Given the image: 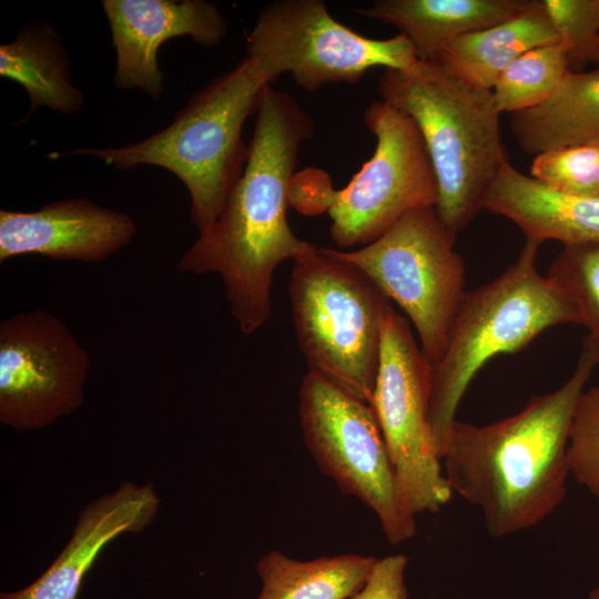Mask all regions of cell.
<instances>
[{
    "label": "cell",
    "instance_id": "6da1fadb",
    "mask_svg": "<svg viewBox=\"0 0 599 599\" xmlns=\"http://www.w3.org/2000/svg\"><path fill=\"white\" fill-rule=\"evenodd\" d=\"M256 113L240 179L219 217L176 264L182 273L221 276L244 335L257 332L271 316L277 266L313 246L292 232L286 219L298 151L314 133L313 120L293 97L271 84Z\"/></svg>",
    "mask_w": 599,
    "mask_h": 599
},
{
    "label": "cell",
    "instance_id": "7a4b0ae2",
    "mask_svg": "<svg viewBox=\"0 0 599 599\" xmlns=\"http://www.w3.org/2000/svg\"><path fill=\"white\" fill-rule=\"evenodd\" d=\"M598 364L599 342L589 334L572 375L556 390L491 424L455 420L441 456L444 475L453 493L481 511L490 536L529 529L564 500L571 415Z\"/></svg>",
    "mask_w": 599,
    "mask_h": 599
},
{
    "label": "cell",
    "instance_id": "3957f363",
    "mask_svg": "<svg viewBox=\"0 0 599 599\" xmlns=\"http://www.w3.org/2000/svg\"><path fill=\"white\" fill-rule=\"evenodd\" d=\"M271 83L245 55L234 68L194 93L164 129L122 146L79 148L52 159L87 155L118 170L154 165L170 171L190 195V220L200 232L221 214L245 166L242 132Z\"/></svg>",
    "mask_w": 599,
    "mask_h": 599
},
{
    "label": "cell",
    "instance_id": "277c9868",
    "mask_svg": "<svg viewBox=\"0 0 599 599\" xmlns=\"http://www.w3.org/2000/svg\"><path fill=\"white\" fill-rule=\"evenodd\" d=\"M382 101L409 115L427 146L438 183L436 213L458 235L483 210L508 159L491 90L469 84L433 61L386 69Z\"/></svg>",
    "mask_w": 599,
    "mask_h": 599
},
{
    "label": "cell",
    "instance_id": "5b68a950",
    "mask_svg": "<svg viewBox=\"0 0 599 599\" xmlns=\"http://www.w3.org/2000/svg\"><path fill=\"white\" fill-rule=\"evenodd\" d=\"M539 246L526 240L517 260L499 276L466 291L445 352L430 364V426L440 459L457 408L485 364L497 355L516 353L547 328L580 324L573 302L538 273Z\"/></svg>",
    "mask_w": 599,
    "mask_h": 599
},
{
    "label": "cell",
    "instance_id": "8992f818",
    "mask_svg": "<svg viewBox=\"0 0 599 599\" xmlns=\"http://www.w3.org/2000/svg\"><path fill=\"white\" fill-rule=\"evenodd\" d=\"M364 122L375 151L345 187L333 190L326 173L308 169L295 173L290 189L297 211L328 213L331 237L341 247L367 245L407 213L438 201L436 173L415 121L380 100L369 104Z\"/></svg>",
    "mask_w": 599,
    "mask_h": 599
},
{
    "label": "cell",
    "instance_id": "52a82bcc",
    "mask_svg": "<svg viewBox=\"0 0 599 599\" xmlns=\"http://www.w3.org/2000/svg\"><path fill=\"white\" fill-rule=\"evenodd\" d=\"M288 294L307 372L370 404L390 301L358 267L316 245L294 261Z\"/></svg>",
    "mask_w": 599,
    "mask_h": 599
},
{
    "label": "cell",
    "instance_id": "ba28073f",
    "mask_svg": "<svg viewBox=\"0 0 599 599\" xmlns=\"http://www.w3.org/2000/svg\"><path fill=\"white\" fill-rule=\"evenodd\" d=\"M304 444L319 470L378 519L386 540L399 545L417 532L372 406L306 373L298 389Z\"/></svg>",
    "mask_w": 599,
    "mask_h": 599
},
{
    "label": "cell",
    "instance_id": "9c48e42d",
    "mask_svg": "<svg viewBox=\"0 0 599 599\" xmlns=\"http://www.w3.org/2000/svg\"><path fill=\"white\" fill-rule=\"evenodd\" d=\"M456 237L435 207H422L358 250L328 247L333 255L363 271L405 312L430 364L444 354L466 293L465 263L455 250Z\"/></svg>",
    "mask_w": 599,
    "mask_h": 599
},
{
    "label": "cell",
    "instance_id": "30bf717a",
    "mask_svg": "<svg viewBox=\"0 0 599 599\" xmlns=\"http://www.w3.org/2000/svg\"><path fill=\"white\" fill-rule=\"evenodd\" d=\"M246 55L271 84L290 73L309 92L332 83L354 84L373 68L403 70L418 60L403 34L364 37L334 19L322 0L266 4L248 33Z\"/></svg>",
    "mask_w": 599,
    "mask_h": 599
},
{
    "label": "cell",
    "instance_id": "8fae6325",
    "mask_svg": "<svg viewBox=\"0 0 599 599\" xmlns=\"http://www.w3.org/2000/svg\"><path fill=\"white\" fill-rule=\"evenodd\" d=\"M430 387V363L408 321L390 306L382 323L379 365L369 405L415 516L437 512L454 494L434 443Z\"/></svg>",
    "mask_w": 599,
    "mask_h": 599
},
{
    "label": "cell",
    "instance_id": "7c38bea8",
    "mask_svg": "<svg viewBox=\"0 0 599 599\" xmlns=\"http://www.w3.org/2000/svg\"><path fill=\"white\" fill-rule=\"evenodd\" d=\"M91 359L68 325L41 308L0 323V422L41 429L84 402Z\"/></svg>",
    "mask_w": 599,
    "mask_h": 599
},
{
    "label": "cell",
    "instance_id": "4fadbf2b",
    "mask_svg": "<svg viewBox=\"0 0 599 599\" xmlns=\"http://www.w3.org/2000/svg\"><path fill=\"white\" fill-rule=\"evenodd\" d=\"M102 8L116 53L114 85L139 89L155 100L164 90L158 63L162 43L186 35L214 48L227 33L220 8L205 0H103Z\"/></svg>",
    "mask_w": 599,
    "mask_h": 599
},
{
    "label": "cell",
    "instance_id": "5bb4252c",
    "mask_svg": "<svg viewBox=\"0 0 599 599\" xmlns=\"http://www.w3.org/2000/svg\"><path fill=\"white\" fill-rule=\"evenodd\" d=\"M126 213L84 197L58 200L35 211L0 210V262L22 255L100 263L134 238Z\"/></svg>",
    "mask_w": 599,
    "mask_h": 599
},
{
    "label": "cell",
    "instance_id": "9a60e30c",
    "mask_svg": "<svg viewBox=\"0 0 599 599\" xmlns=\"http://www.w3.org/2000/svg\"><path fill=\"white\" fill-rule=\"evenodd\" d=\"M160 499L152 485L125 481L80 514L67 546L27 587L1 592L0 599H78L88 571L103 548L124 532H141L156 517Z\"/></svg>",
    "mask_w": 599,
    "mask_h": 599
},
{
    "label": "cell",
    "instance_id": "2e32d148",
    "mask_svg": "<svg viewBox=\"0 0 599 599\" xmlns=\"http://www.w3.org/2000/svg\"><path fill=\"white\" fill-rule=\"evenodd\" d=\"M483 210L506 217L526 240L542 244H599V194L575 195L555 191L504 161L484 201Z\"/></svg>",
    "mask_w": 599,
    "mask_h": 599
},
{
    "label": "cell",
    "instance_id": "e0dca14e",
    "mask_svg": "<svg viewBox=\"0 0 599 599\" xmlns=\"http://www.w3.org/2000/svg\"><path fill=\"white\" fill-rule=\"evenodd\" d=\"M531 0H376L357 13L394 26L418 60L433 61L454 40L506 21Z\"/></svg>",
    "mask_w": 599,
    "mask_h": 599
},
{
    "label": "cell",
    "instance_id": "ac0fdd59",
    "mask_svg": "<svg viewBox=\"0 0 599 599\" xmlns=\"http://www.w3.org/2000/svg\"><path fill=\"white\" fill-rule=\"evenodd\" d=\"M558 42L544 0H531L519 14L454 40L433 62L469 84L491 90L515 59Z\"/></svg>",
    "mask_w": 599,
    "mask_h": 599
},
{
    "label": "cell",
    "instance_id": "d6986e66",
    "mask_svg": "<svg viewBox=\"0 0 599 599\" xmlns=\"http://www.w3.org/2000/svg\"><path fill=\"white\" fill-rule=\"evenodd\" d=\"M0 75L28 93L23 123L42 106L70 115L84 105V94L73 84L71 61L55 28L44 21L23 24L14 39L0 45Z\"/></svg>",
    "mask_w": 599,
    "mask_h": 599
},
{
    "label": "cell",
    "instance_id": "ffe728a7",
    "mask_svg": "<svg viewBox=\"0 0 599 599\" xmlns=\"http://www.w3.org/2000/svg\"><path fill=\"white\" fill-rule=\"evenodd\" d=\"M510 131L531 156L565 146H599V69L568 71L544 103L510 114Z\"/></svg>",
    "mask_w": 599,
    "mask_h": 599
},
{
    "label": "cell",
    "instance_id": "44dd1931",
    "mask_svg": "<svg viewBox=\"0 0 599 599\" xmlns=\"http://www.w3.org/2000/svg\"><path fill=\"white\" fill-rule=\"evenodd\" d=\"M378 558L359 554L296 560L280 550L256 564V599H351L365 585Z\"/></svg>",
    "mask_w": 599,
    "mask_h": 599
},
{
    "label": "cell",
    "instance_id": "7402d4cb",
    "mask_svg": "<svg viewBox=\"0 0 599 599\" xmlns=\"http://www.w3.org/2000/svg\"><path fill=\"white\" fill-rule=\"evenodd\" d=\"M569 71L560 42L535 48L515 59L491 89L498 111L515 113L544 103Z\"/></svg>",
    "mask_w": 599,
    "mask_h": 599
},
{
    "label": "cell",
    "instance_id": "603a6c76",
    "mask_svg": "<svg viewBox=\"0 0 599 599\" xmlns=\"http://www.w3.org/2000/svg\"><path fill=\"white\" fill-rule=\"evenodd\" d=\"M547 276L573 302L580 324L599 342V244L564 245Z\"/></svg>",
    "mask_w": 599,
    "mask_h": 599
},
{
    "label": "cell",
    "instance_id": "cb8c5ba5",
    "mask_svg": "<svg viewBox=\"0 0 599 599\" xmlns=\"http://www.w3.org/2000/svg\"><path fill=\"white\" fill-rule=\"evenodd\" d=\"M530 176L567 194H599V146L572 145L532 156Z\"/></svg>",
    "mask_w": 599,
    "mask_h": 599
},
{
    "label": "cell",
    "instance_id": "d4e9b609",
    "mask_svg": "<svg viewBox=\"0 0 599 599\" xmlns=\"http://www.w3.org/2000/svg\"><path fill=\"white\" fill-rule=\"evenodd\" d=\"M569 71L599 63V0H544Z\"/></svg>",
    "mask_w": 599,
    "mask_h": 599
},
{
    "label": "cell",
    "instance_id": "484cf974",
    "mask_svg": "<svg viewBox=\"0 0 599 599\" xmlns=\"http://www.w3.org/2000/svg\"><path fill=\"white\" fill-rule=\"evenodd\" d=\"M567 461L570 474L599 497V385L579 395L569 424Z\"/></svg>",
    "mask_w": 599,
    "mask_h": 599
},
{
    "label": "cell",
    "instance_id": "4316f807",
    "mask_svg": "<svg viewBox=\"0 0 599 599\" xmlns=\"http://www.w3.org/2000/svg\"><path fill=\"white\" fill-rule=\"evenodd\" d=\"M404 554L378 558L363 588L351 599H407Z\"/></svg>",
    "mask_w": 599,
    "mask_h": 599
},
{
    "label": "cell",
    "instance_id": "83f0119b",
    "mask_svg": "<svg viewBox=\"0 0 599 599\" xmlns=\"http://www.w3.org/2000/svg\"><path fill=\"white\" fill-rule=\"evenodd\" d=\"M588 599H599V587H596L590 591Z\"/></svg>",
    "mask_w": 599,
    "mask_h": 599
}]
</instances>
